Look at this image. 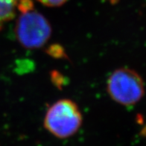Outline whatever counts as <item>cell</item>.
I'll use <instances>...</instances> for the list:
<instances>
[{
  "instance_id": "2",
  "label": "cell",
  "mask_w": 146,
  "mask_h": 146,
  "mask_svg": "<svg viewBox=\"0 0 146 146\" xmlns=\"http://www.w3.org/2000/svg\"><path fill=\"white\" fill-rule=\"evenodd\" d=\"M107 90L113 100L125 106L137 104L145 94L143 80L129 68H121L112 73L107 83Z\"/></svg>"
},
{
  "instance_id": "6",
  "label": "cell",
  "mask_w": 146,
  "mask_h": 146,
  "mask_svg": "<svg viewBox=\"0 0 146 146\" xmlns=\"http://www.w3.org/2000/svg\"><path fill=\"white\" fill-rule=\"evenodd\" d=\"M37 1L47 7H59L67 2V0H37Z\"/></svg>"
},
{
  "instance_id": "1",
  "label": "cell",
  "mask_w": 146,
  "mask_h": 146,
  "mask_svg": "<svg viewBox=\"0 0 146 146\" xmlns=\"http://www.w3.org/2000/svg\"><path fill=\"white\" fill-rule=\"evenodd\" d=\"M43 124L45 128L54 137L66 139L78 131L82 125V115L73 101L61 99L48 108Z\"/></svg>"
},
{
  "instance_id": "5",
  "label": "cell",
  "mask_w": 146,
  "mask_h": 146,
  "mask_svg": "<svg viewBox=\"0 0 146 146\" xmlns=\"http://www.w3.org/2000/svg\"><path fill=\"white\" fill-rule=\"evenodd\" d=\"M48 53L51 56H53L55 58H61L64 56V49L58 45H54V46H51L50 48H48Z\"/></svg>"
},
{
  "instance_id": "4",
  "label": "cell",
  "mask_w": 146,
  "mask_h": 146,
  "mask_svg": "<svg viewBox=\"0 0 146 146\" xmlns=\"http://www.w3.org/2000/svg\"><path fill=\"white\" fill-rule=\"evenodd\" d=\"M21 0H0V30L14 19Z\"/></svg>"
},
{
  "instance_id": "3",
  "label": "cell",
  "mask_w": 146,
  "mask_h": 146,
  "mask_svg": "<svg viewBox=\"0 0 146 146\" xmlns=\"http://www.w3.org/2000/svg\"><path fill=\"white\" fill-rule=\"evenodd\" d=\"M52 34L51 25L41 14L34 9L21 13L16 25V35L19 42L29 48L41 47Z\"/></svg>"
}]
</instances>
